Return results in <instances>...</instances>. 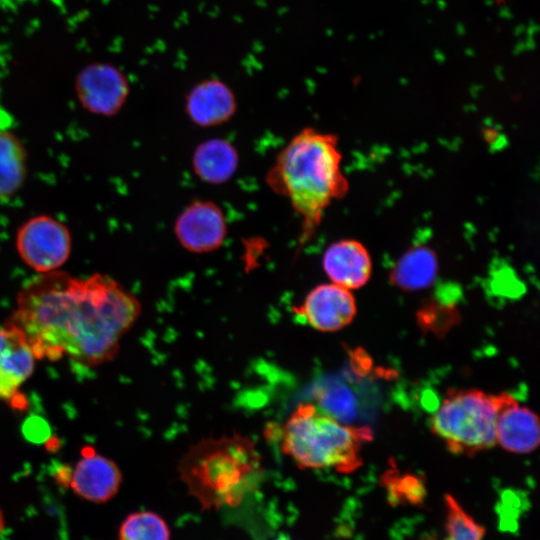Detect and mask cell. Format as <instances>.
Returning <instances> with one entry per match:
<instances>
[{
    "instance_id": "6da1fadb",
    "label": "cell",
    "mask_w": 540,
    "mask_h": 540,
    "mask_svg": "<svg viewBox=\"0 0 540 540\" xmlns=\"http://www.w3.org/2000/svg\"><path fill=\"white\" fill-rule=\"evenodd\" d=\"M141 313L137 297L112 277L40 273L19 291L8 322L26 336L36 359L68 357L86 366L112 360Z\"/></svg>"
},
{
    "instance_id": "7a4b0ae2",
    "label": "cell",
    "mask_w": 540,
    "mask_h": 540,
    "mask_svg": "<svg viewBox=\"0 0 540 540\" xmlns=\"http://www.w3.org/2000/svg\"><path fill=\"white\" fill-rule=\"evenodd\" d=\"M335 134L305 127L278 152L265 183L285 198L300 217L299 244L309 241L325 210L349 191Z\"/></svg>"
},
{
    "instance_id": "3957f363",
    "label": "cell",
    "mask_w": 540,
    "mask_h": 540,
    "mask_svg": "<svg viewBox=\"0 0 540 540\" xmlns=\"http://www.w3.org/2000/svg\"><path fill=\"white\" fill-rule=\"evenodd\" d=\"M178 470L189 493L211 508L241 502L258 484L262 463L254 441L234 432L191 445Z\"/></svg>"
},
{
    "instance_id": "277c9868",
    "label": "cell",
    "mask_w": 540,
    "mask_h": 540,
    "mask_svg": "<svg viewBox=\"0 0 540 540\" xmlns=\"http://www.w3.org/2000/svg\"><path fill=\"white\" fill-rule=\"evenodd\" d=\"M372 440L367 426L343 424L312 403H301L280 431V449L301 469L355 471L361 464V449Z\"/></svg>"
},
{
    "instance_id": "5b68a950",
    "label": "cell",
    "mask_w": 540,
    "mask_h": 540,
    "mask_svg": "<svg viewBox=\"0 0 540 540\" xmlns=\"http://www.w3.org/2000/svg\"><path fill=\"white\" fill-rule=\"evenodd\" d=\"M506 392L448 389L429 427L453 454L473 456L494 447L496 421Z\"/></svg>"
},
{
    "instance_id": "8992f818",
    "label": "cell",
    "mask_w": 540,
    "mask_h": 540,
    "mask_svg": "<svg viewBox=\"0 0 540 540\" xmlns=\"http://www.w3.org/2000/svg\"><path fill=\"white\" fill-rule=\"evenodd\" d=\"M16 249L22 261L39 274L55 271L71 254V233L54 217L34 216L18 229Z\"/></svg>"
},
{
    "instance_id": "52a82bcc",
    "label": "cell",
    "mask_w": 540,
    "mask_h": 540,
    "mask_svg": "<svg viewBox=\"0 0 540 540\" xmlns=\"http://www.w3.org/2000/svg\"><path fill=\"white\" fill-rule=\"evenodd\" d=\"M173 233L179 245L192 254H207L220 249L228 235L223 209L214 201L194 199L177 215Z\"/></svg>"
},
{
    "instance_id": "ba28073f",
    "label": "cell",
    "mask_w": 540,
    "mask_h": 540,
    "mask_svg": "<svg viewBox=\"0 0 540 540\" xmlns=\"http://www.w3.org/2000/svg\"><path fill=\"white\" fill-rule=\"evenodd\" d=\"M76 96L90 113L114 116L124 106L130 92L126 75L108 63L85 66L75 79Z\"/></svg>"
},
{
    "instance_id": "9c48e42d",
    "label": "cell",
    "mask_w": 540,
    "mask_h": 540,
    "mask_svg": "<svg viewBox=\"0 0 540 540\" xmlns=\"http://www.w3.org/2000/svg\"><path fill=\"white\" fill-rule=\"evenodd\" d=\"M293 311L308 326L334 332L352 322L357 306L351 290L325 283L312 288L300 305L293 306Z\"/></svg>"
},
{
    "instance_id": "30bf717a",
    "label": "cell",
    "mask_w": 540,
    "mask_h": 540,
    "mask_svg": "<svg viewBox=\"0 0 540 540\" xmlns=\"http://www.w3.org/2000/svg\"><path fill=\"white\" fill-rule=\"evenodd\" d=\"M237 98L231 87L217 78L203 79L186 94L184 111L189 121L200 128L229 122L237 112Z\"/></svg>"
},
{
    "instance_id": "8fae6325",
    "label": "cell",
    "mask_w": 540,
    "mask_h": 540,
    "mask_svg": "<svg viewBox=\"0 0 540 540\" xmlns=\"http://www.w3.org/2000/svg\"><path fill=\"white\" fill-rule=\"evenodd\" d=\"M122 473L117 464L96 453L92 448H84L82 457L71 471V489L80 497L94 503H105L118 492Z\"/></svg>"
},
{
    "instance_id": "7c38bea8",
    "label": "cell",
    "mask_w": 540,
    "mask_h": 540,
    "mask_svg": "<svg viewBox=\"0 0 540 540\" xmlns=\"http://www.w3.org/2000/svg\"><path fill=\"white\" fill-rule=\"evenodd\" d=\"M35 355L24 333L6 321L0 326V399L13 402L32 375Z\"/></svg>"
},
{
    "instance_id": "4fadbf2b",
    "label": "cell",
    "mask_w": 540,
    "mask_h": 540,
    "mask_svg": "<svg viewBox=\"0 0 540 540\" xmlns=\"http://www.w3.org/2000/svg\"><path fill=\"white\" fill-rule=\"evenodd\" d=\"M322 267L331 283L354 290L369 281L372 259L360 241L341 239L327 246L322 255Z\"/></svg>"
},
{
    "instance_id": "5bb4252c",
    "label": "cell",
    "mask_w": 540,
    "mask_h": 540,
    "mask_svg": "<svg viewBox=\"0 0 540 540\" xmlns=\"http://www.w3.org/2000/svg\"><path fill=\"white\" fill-rule=\"evenodd\" d=\"M496 442L518 454L534 451L540 442L538 416L508 393L497 416Z\"/></svg>"
},
{
    "instance_id": "9a60e30c",
    "label": "cell",
    "mask_w": 540,
    "mask_h": 540,
    "mask_svg": "<svg viewBox=\"0 0 540 540\" xmlns=\"http://www.w3.org/2000/svg\"><path fill=\"white\" fill-rule=\"evenodd\" d=\"M240 155L236 146L222 137L200 142L191 156L194 175L208 185H223L237 173Z\"/></svg>"
},
{
    "instance_id": "2e32d148",
    "label": "cell",
    "mask_w": 540,
    "mask_h": 540,
    "mask_svg": "<svg viewBox=\"0 0 540 540\" xmlns=\"http://www.w3.org/2000/svg\"><path fill=\"white\" fill-rule=\"evenodd\" d=\"M438 259L435 251L425 245L409 248L392 266L390 282L404 291L430 287L437 278Z\"/></svg>"
},
{
    "instance_id": "e0dca14e",
    "label": "cell",
    "mask_w": 540,
    "mask_h": 540,
    "mask_svg": "<svg viewBox=\"0 0 540 540\" xmlns=\"http://www.w3.org/2000/svg\"><path fill=\"white\" fill-rule=\"evenodd\" d=\"M27 175V153L19 137L0 123V199L16 194Z\"/></svg>"
},
{
    "instance_id": "ac0fdd59",
    "label": "cell",
    "mask_w": 540,
    "mask_h": 540,
    "mask_svg": "<svg viewBox=\"0 0 540 540\" xmlns=\"http://www.w3.org/2000/svg\"><path fill=\"white\" fill-rule=\"evenodd\" d=\"M119 540H170V530L158 514L139 511L129 514L119 528Z\"/></svg>"
},
{
    "instance_id": "d6986e66",
    "label": "cell",
    "mask_w": 540,
    "mask_h": 540,
    "mask_svg": "<svg viewBox=\"0 0 540 540\" xmlns=\"http://www.w3.org/2000/svg\"><path fill=\"white\" fill-rule=\"evenodd\" d=\"M445 510L446 535L443 540H484L485 528L451 495L445 496Z\"/></svg>"
},
{
    "instance_id": "ffe728a7",
    "label": "cell",
    "mask_w": 540,
    "mask_h": 540,
    "mask_svg": "<svg viewBox=\"0 0 540 540\" xmlns=\"http://www.w3.org/2000/svg\"><path fill=\"white\" fill-rule=\"evenodd\" d=\"M458 319L459 313L452 304L437 300L427 303L418 312L421 328L435 334L445 333Z\"/></svg>"
},
{
    "instance_id": "44dd1931",
    "label": "cell",
    "mask_w": 540,
    "mask_h": 540,
    "mask_svg": "<svg viewBox=\"0 0 540 540\" xmlns=\"http://www.w3.org/2000/svg\"><path fill=\"white\" fill-rule=\"evenodd\" d=\"M320 404L323 411L339 421L353 418L355 407L351 393L345 388H335L321 394Z\"/></svg>"
},
{
    "instance_id": "7402d4cb",
    "label": "cell",
    "mask_w": 540,
    "mask_h": 540,
    "mask_svg": "<svg viewBox=\"0 0 540 540\" xmlns=\"http://www.w3.org/2000/svg\"><path fill=\"white\" fill-rule=\"evenodd\" d=\"M391 488L392 492L396 494L398 498H405L411 502H418L421 498L422 486L420 480L414 476L407 475L400 478H391Z\"/></svg>"
},
{
    "instance_id": "603a6c76",
    "label": "cell",
    "mask_w": 540,
    "mask_h": 540,
    "mask_svg": "<svg viewBox=\"0 0 540 540\" xmlns=\"http://www.w3.org/2000/svg\"><path fill=\"white\" fill-rule=\"evenodd\" d=\"M4 526H5V520H4L3 512L0 508V535L2 534L4 530Z\"/></svg>"
},
{
    "instance_id": "cb8c5ba5",
    "label": "cell",
    "mask_w": 540,
    "mask_h": 540,
    "mask_svg": "<svg viewBox=\"0 0 540 540\" xmlns=\"http://www.w3.org/2000/svg\"><path fill=\"white\" fill-rule=\"evenodd\" d=\"M498 3L502 4L505 0H497Z\"/></svg>"
},
{
    "instance_id": "d4e9b609",
    "label": "cell",
    "mask_w": 540,
    "mask_h": 540,
    "mask_svg": "<svg viewBox=\"0 0 540 540\" xmlns=\"http://www.w3.org/2000/svg\"><path fill=\"white\" fill-rule=\"evenodd\" d=\"M277 540H287V539H277Z\"/></svg>"
}]
</instances>
